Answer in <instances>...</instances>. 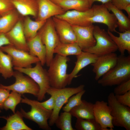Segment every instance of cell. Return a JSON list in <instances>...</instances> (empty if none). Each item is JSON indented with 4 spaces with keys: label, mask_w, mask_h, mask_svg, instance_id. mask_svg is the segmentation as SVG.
<instances>
[{
    "label": "cell",
    "mask_w": 130,
    "mask_h": 130,
    "mask_svg": "<svg viewBox=\"0 0 130 130\" xmlns=\"http://www.w3.org/2000/svg\"><path fill=\"white\" fill-rule=\"evenodd\" d=\"M98 81L104 87L117 85L130 79V56H118L115 65L104 75Z\"/></svg>",
    "instance_id": "cell-1"
},
{
    "label": "cell",
    "mask_w": 130,
    "mask_h": 130,
    "mask_svg": "<svg viewBox=\"0 0 130 130\" xmlns=\"http://www.w3.org/2000/svg\"><path fill=\"white\" fill-rule=\"evenodd\" d=\"M69 59L56 54L50 63L47 72L51 87L57 89L68 85L69 74L67 73V62Z\"/></svg>",
    "instance_id": "cell-2"
},
{
    "label": "cell",
    "mask_w": 130,
    "mask_h": 130,
    "mask_svg": "<svg viewBox=\"0 0 130 130\" xmlns=\"http://www.w3.org/2000/svg\"><path fill=\"white\" fill-rule=\"evenodd\" d=\"M21 103L29 105L31 107L30 111L27 112L21 108L20 111L23 117L34 122L42 129L51 130L48 120L51 115L52 110L46 109L39 104L37 101L31 100L25 97L22 98Z\"/></svg>",
    "instance_id": "cell-3"
},
{
    "label": "cell",
    "mask_w": 130,
    "mask_h": 130,
    "mask_svg": "<svg viewBox=\"0 0 130 130\" xmlns=\"http://www.w3.org/2000/svg\"><path fill=\"white\" fill-rule=\"evenodd\" d=\"M36 64L33 67L13 69L29 76L38 84L39 91L37 97L38 101H41L45 98L47 91L51 86L47 71L43 68L40 61Z\"/></svg>",
    "instance_id": "cell-4"
},
{
    "label": "cell",
    "mask_w": 130,
    "mask_h": 130,
    "mask_svg": "<svg viewBox=\"0 0 130 130\" xmlns=\"http://www.w3.org/2000/svg\"><path fill=\"white\" fill-rule=\"evenodd\" d=\"M84 84H81L75 87H65L60 89L51 87L48 89L47 93L49 95L53 94L55 97V106L48 122L50 126H52L55 124L61 108L63 105L67 103L69 98L84 90Z\"/></svg>",
    "instance_id": "cell-5"
},
{
    "label": "cell",
    "mask_w": 130,
    "mask_h": 130,
    "mask_svg": "<svg viewBox=\"0 0 130 130\" xmlns=\"http://www.w3.org/2000/svg\"><path fill=\"white\" fill-rule=\"evenodd\" d=\"M93 34L96 41L95 45L82 51L100 56L115 52L118 50L117 46L104 29L98 26H94Z\"/></svg>",
    "instance_id": "cell-6"
},
{
    "label": "cell",
    "mask_w": 130,
    "mask_h": 130,
    "mask_svg": "<svg viewBox=\"0 0 130 130\" xmlns=\"http://www.w3.org/2000/svg\"><path fill=\"white\" fill-rule=\"evenodd\" d=\"M38 32L46 50V63L49 67L53 58L54 50L60 43L56 32L52 18L47 20Z\"/></svg>",
    "instance_id": "cell-7"
},
{
    "label": "cell",
    "mask_w": 130,
    "mask_h": 130,
    "mask_svg": "<svg viewBox=\"0 0 130 130\" xmlns=\"http://www.w3.org/2000/svg\"><path fill=\"white\" fill-rule=\"evenodd\" d=\"M107 102L111 109L114 126L123 127L126 130H130V107L119 103L113 92L108 95Z\"/></svg>",
    "instance_id": "cell-8"
},
{
    "label": "cell",
    "mask_w": 130,
    "mask_h": 130,
    "mask_svg": "<svg viewBox=\"0 0 130 130\" xmlns=\"http://www.w3.org/2000/svg\"><path fill=\"white\" fill-rule=\"evenodd\" d=\"M15 71L13 76L15 79V82L8 86L0 84V87L21 95L25 93L30 94L37 97L39 91L38 84L29 76L24 75L19 71Z\"/></svg>",
    "instance_id": "cell-9"
},
{
    "label": "cell",
    "mask_w": 130,
    "mask_h": 130,
    "mask_svg": "<svg viewBox=\"0 0 130 130\" xmlns=\"http://www.w3.org/2000/svg\"><path fill=\"white\" fill-rule=\"evenodd\" d=\"M0 49L11 57L13 67H31L32 64L40 61L37 57L31 55L29 52L18 49L11 45L3 46Z\"/></svg>",
    "instance_id": "cell-10"
},
{
    "label": "cell",
    "mask_w": 130,
    "mask_h": 130,
    "mask_svg": "<svg viewBox=\"0 0 130 130\" xmlns=\"http://www.w3.org/2000/svg\"><path fill=\"white\" fill-rule=\"evenodd\" d=\"M91 8L93 10V15L89 18V21L92 23H101L107 26L110 32H116L118 27L116 18L113 13H110L104 4H94Z\"/></svg>",
    "instance_id": "cell-11"
},
{
    "label": "cell",
    "mask_w": 130,
    "mask_h": 130,
    "mask_svg": "<svg viewBox=\"0 0 130 130\" xmlns=\"http://www.w3.org/2000/svg\"><path fill=\"white\" fill-rule=\"evenodd\" d=\"M94 119L100 125L103 130H113L111 109L107 102L98 101L93 105Z\"/></svg>",
    "instance_id": "cell-12"
},
{
    "label": "cell",
    "mask_w": 130,
    "mask_h": 130,
    "mask_svg": "<svg viewBox=\"0 0 130 130\" xmlns=\"http://www.w3.org/2000/svg\"><path fill=\"white\" fill-rule=\"evenodd\" d=\"M117 58L118 56L115 52L99 56L95 62L91 65L95 74V80L97 81L113 67L117 64Z\"/></svg>",
    "instance_id": "cell-13"
},
{
    "label": "cell",
    "mask_w": 130,
    "mask_h": 130,
    "mask_svg": "<svg viewBox=\"0 0 130 130\" xmlns=\"http://www.w3.org/2000/svg\"><path fill=\"white\" fill-rule=\"evenodd\" d=\"M92 15L93 10L91 8L84 11L68 10L55 17L66 21L72 26H85L92 24L89 20Z\"/></svg>",
    "instance_id": "cell-14"
},
{
    "label": "cell",
    "mask_w": 130,
    "mask_h": 130,
    "mask_svg": "<svg viewBox=\"0 0 130 130\" xmlns=\"http://www.w3.org/2000/svg\"><path fill=\"white\" fill-rule=\"evenodd\" d=\"M94 26L92 24L85 26H72L76 35V42L82 51L95 45L93 34Z\"/></svg>",
    "instance_id": "cell-15"
},
{
    "label": "cell",
    "mask_w": 130,
    "mask_h": 130,
    "mask_svg": "<svg viewBox=\"0 0 130 130\" xmlns=\"http://www.w3.org/2000/svg\"><path fill=\"white\" fill-rule=\"evenodd\" d=\"M38 11L36 20H46L54 16L64 13L65 11L59 5L50 0H37Z\"/></svg>",
    "instance_id": "cell-16"
},
{
    "label": "cell",
    "mask_w": 130,
    "mask_h": 130,
    "mask_svg": "<svg viewBox=\"0 0 130 130\" xmlns=\"http://www.w3.org/2000/svg\"><path fill=\"white\" fill-rule=\"evenodd\" d=\"M52 19L60 43L68 44L76 42L75 33L70 24L55 16L52 17Z\"/></svg>",
    "instance_id": "cell-17"
},
{
    "label": "cell",
    "mask_w": 130,
    "mask_h": 130,
    "mask_svg": "<svg viewBox=\"0 0 130 130\" xmlns=\"http://www.w3.org/2000/svg\"><path fill=\"white\" fill-rule=\"evenodd\" d=\"M23 24L21 18L10 31L5 34L11 45L18 49L29 52Z\"/></svg>",
    "instance_id": "cell-18"
},
{
    "label": "cell",
    "mask_w": 130,
    "mask_h": 130,
    "mask_svg": "<svg viewBox=\"0 0 130 130\" xmlns=\"http://www.w3.org/2000/svg\"><path fill=\"white\" fill-rule=\"evenodd\" d=\"M98 56L96 54L83 51L76 56L77 60L75 65L71 72L68 74V85L71 84L73 79L82 69L95 62Z\"/></svg>",
    "instance_id": "cell-19"
},
{
    "label": "cell",
    "mask_w": 130,
    "mask_h": 130,
    "mask_svg": "<svg viewBox=\"0 0 130 130\" xmlns=\"http://www.w3.org/2000/svg\"><path fill=\"white\" fill-rule=\"evenodd\" d=\"M27 42L29 54L37 57L42 65L44 66L46 63V50L39 33L38 32L35 36Z\"/></svg>",
    "instance_id": "cell-20"
},
{
    "label": "cell",
    "mask_w": 130,
    "mask_h": 130,
    "mask_svg": "<svg viewBox=\"0 0 130 130\" xmlns=\"http://www.w3.org/2000/svg\"><path fill=\"white\" fill-rule=\"evenodd\" d=\"M15 9L24 16L37 17L38 5L37 0H11Z\"/></svg>",
    "instance_id": "cell-21"
},
{
    "label": "cell",
    "mask_w": 130,
    "mask_h": 130,
    "mask_svg": "<svg viewBox=\"0 0 130 130\" xmlns=\"http://www.w3.org/2000/svg\"><path fill=\"white\" fill-rule=\"evenodd\" d=\"M20 111L17 110L13 114L3 118L6 121L5 125L0 128L1 130H32L24 123Z\"/></svg>",
    "instance_id": "cell-22"
},
{
    "label": "cell",
    "mask_w": 130,
    "mask_h": 130,
    "mask_svg": "<svg viewBox=\"0 0 130 130\" xmlns=\"http://www.w3.org/2000/svg\"><path fill=\"white\" fill-rule=\"evenodd\" d=\"M20 15L14 9L0 17V33L5 34L10 31L21 18Z\"/></svg>",
    "instance_id": "cell-23"
},
{
    "label": "cell",
    "mask_w": 130,
    "mask_h": 130,
    "mask_svg": "<svg viewBox=\"0 0 130 130\" xmlns=\"http://www.w3.org/2000/svg\"><path fill=\"white\" fill-rule=\"evenodd\" d=\"M107 32L115 43L121 55H124L127 51L130 53V30L123 32H116L119 35L118 37L114 35L112 32L107 30Z\"/></svg>",
    "instance_id": "cell-24"
},
{
    "label": "cell",
    "mask_w": 130,
    "mask_h": 130,
    "mask_svg": "<svg viewBox=\"0 0 130 130\" xmlns=\"http://www.w3.org/2000/svg\"><path fill=\"white\" fill-rule=\"evenodd\" d=\"M46 20L34 21L29 16L25 17L23 21V29L26 41L36 36Z\"/></svg>",
    "instance_id": "cell-25"
},
{
    "label": "cell",
    "mask_w": 130,
    "mask_h": 130,
    "mask_svg": "<svg viewBox=\"0 0 130 130\" xmlns=\"http://www.w3.org/2000/svg\"><path fill=\"white\" fill-rule=\"evenodd\" d=\"M93 105L91 102L82 100L80 104L72 108L70 112L77 118L94 119Z\"/></svg>",
    "instance_id": "cell-26"
},
{
    "label": "cell",
    "mask_w": 130,
    "mask_h": 130,
    "mask_svg": "<svg viewBox=\"0 0 130 130\" xmlns=\"http://www.w3.org/2000/svg\"><path fill=\"white\" fill-rule=\"evenodd\" d=\"M108 10L112 12L117 20L118 27L120 32H123L130 30V20L121 10L113 5L111 2L104 4Z\"/></svg>",
    "instance_id": "cell-27"
},
{
    "label": "cell",
    "mask_w": 130,
    "mask_h": 130,
    "mask_svg": "<svg viewBox=\"0 0 130 130\" xmlns=\"http://www.w3.org/2000/svg\"><path fill=\"white\" fill-rule=\"evenodd\" d=\"M11 57L0 49V74L5 79L13 76L14 72Z\"/></svg>",
    "instance_id": "cell-28"
},
{
    "label": "cell",
    "mask_w": 130,
    "mask_h": 130,
    "mask_svg": "<svg viewBox=\"0 0 130 130\" xmlns=\"http://www.w3.org/2000/svg\"><path fill=\"white\" fill-rule=\"evenodd\" d=\"M82 51L76 42L64 44L60 43L54 50V53L64 57L71 55L76 56Z\"/></svg>",
    "instance_id": "cell-29"
},
{
    "label": "cell",
    "mask_w": 130,
    "mask_h": 130,
    "mask_svg": "<svg viewBox=\"0 0 130 130\" xmlns=\"http://www.w3.org/2000/svg\"><path fill=\"white\" fill-rule=\"evenodd\" d=\"M58 5L65 12L70 10L84 11L91 8L88 0H64Z\"/></svg>",
    "instance_id": "cell-30"
},
{
    "label": "cell",
    "mask_w": 130,
    "mask_h": 130,
    "mask_svg": "<svg viewBox=\"0 0 130 130\" xmlns=\"http://www.w3.org/2000/svg\"><path fill=\"white\" fill-rule=\"evenodd\" d=\"M75 127L78 130H103L94 119L77 118Z\"/></svg>",
    "instance_id": "cell-31"
},
{
    "label": "cell",
    "mask_w": 130,
    "mask_h": 130,
    "mask_svg": "<svg viewBox=\"0 0 130 130\" xmlns=\"http://www.w3.org/2000/svg\"><path fill=\"white\" fill-rule=\"evenodd\" d=\"M72 115L70 112L64 111L61 113L55 123L56 127L61 130H75L72 124Z\"/></svg>",
    "instance_id": "cell-32"
},
{
    "label": "cell",
    "mask_w": 130,
    "mask_h": 130,
    "mask_svg": "<svg viewBox=\"0 0 130 130\" xmlns=\"http://www.w3.org/2000/svg\"><path fill=\"white\" fill-rule=\"evenodd\" d=\"M21 94L16 92L12 91L5 101L3 109L6 110H11L13 113H15L16 106L21 102Z\"/></svg>",
    "instance_id": "cell-33"
},
{
    "label": "cell",
    "mask_w": 130,
    "mask_h": 130,
    "mask_svg": "<svg viewBox=\"0 0 130 130\" xmlns=\"http://www.w3.org/2000/svg\"><path fill=\"white\" fill-rule=\"evenodd\" d=\"M85 92L84 89L70 97L66 105L63 107V110L70 112L73 108L80 104L82 102V97Z\"/></svg>",
    "instance_id": "cell-34"
},
{
    "label": "cell",
    "mask_w": 130,
    "mask_h": 130,
    "mask_svg": "<svg viewBox=\"0 0 130 130\" xmlns=\"http://www.w3.org/2000/svg\"><path fill=\"white\" fill-rule=\"evenodd\" d=\"M130 91V79L124 82L115 87L113 93L115 95L123 94Z\"/></svg>",
    "instance_id": "cell-35"
},
{
    "label": "cell",
    "mask_w": 130,
    "mask_h": 130,
    "mask_svg": "<svg viewBox=\"0 0 130 130\" xmlns=\"http://www.w3.org/2000/svg\"><path fill=\"white\" fill-rule=\"evenodd\" d=\"M14 9L11 0H0V15L1 16Z\"/></svg>",
    "instance_id": "cell-36"
},
{
    "label": "cell",
    "mask_w": 130,
    "mask_h": 130,
    "mask_svg": "<svg viewBox=\"0 0 130 130\" xmlns=\"http://www.w3.org/2000/svg\"><path fill=\"white\" fill-rule=\"evenodd\" d=\"M49 95L51 97L48 100L42 102H40L37 101V102L46 109L52 110H53L55 106V95L53 94H51Z\"/></svg>",
    "instance_id": "cell-37"
},
{
    "label": "cell",
    "mask_w": 130,
    "mask_h": 130,
    "mask_svg": "<svg viewBox=\"0 0 130 130\" xmlns=\"http://www.w3.org/2000/svg\"><path fill=\"white\" fill-rule=\"evenodd\" d=\"M115 96L120 103L130 107V91L122 95H115Z\"/></svg>",
    "instance_id": "cell-38"
},
{
    "label": "cell",
    "mask_w": 130,
    "mask_h": 130,
    "mask_svg": "<svg viewBox=\"0 0 130 130\" xmlns=\"http://www.w3.org/2000/svg\"><path fill=\"white\" fill-rule=\"evenodd\" d=\"M111 2L119 10H124L126 7L130 4V0H111Z\"/></svg>",
    "instance_id": "cell-39"
},
{
    "label": "cell",
    "mask_w": 130,
    "mask_h": 130,
    "mask_svg": "<svg viewBox=\"0 0 130 130\" xmlns=\"http://www.w3.org/2000/svg\"><path fill=\"white\" fill-rule=\"evenodd\" d=\"M10 91L0 87V108L3 109L4 103L10 93Z\"/></svg>",
    "instance_id": "cell-40"
},
{
    "label": "cell",
    "mask_w": 130,
    "mask_h": 130,
    "mask_svg": "<svg viewBox=\"0 0 130 130\" xmlns=\"http://www.w3.org/2000/svg\"><path fill=\"white\" fill-rule=\"evenodd\" d=\"M11 45L4 33H0V48L4 46Z\"/></svg>",
    "instance_id": "cell-41"
},
{
    "label": "cell",
    "mask_w": 130,
    "mask_h": 130,
    "mask_svg": "<svg viewBox=\"0 0 130 130\" xmlns=\"http://www.w3.org/2000/svg\"><path fill=\"white\" fill-rule=\"evenodd\" d=\"M90 6L91 8L92 4L95 1H98L100 2L102 4H105L107 3L111 2V0H88Z\"/></svg>",
    "instance_id": "cell-42"
},
{
    "label": "cell",
    "mask_w": 130,
    "mask_h": 130,
    "mask_svg": "<svg viewBox=\"0 0 130 130\" xmlns=\"http://www.w3.org/2000/svg\"><path fill=\"white\" fill-rule=\"evenodd\" d=\"M124 10L126 12L128 15V17L130 19V4L127 5L125 8Z\"/></svg>",
    "instance_id": "cell-43"
},
{
    "label": "cell",
    "mask_w": 130,
    "mask_h": 130,
    "mask_svg": "<svg viewBox=\"0 0 130 130\" xmlns=\"http://www.w3.org/2000/svg\"><path fill=\"white\" fill-rule=\"evenodd\" d=\"M53 3L56 4H58L60 2H61L64 0H50Z\"/></svg>",
    "instance_id": "cell-44"
},
{
    "label": "cell",
    "mask_w": 130,
    "mask_h": 130,
    "mask_svg": "<svg viewBox=\"0 0 130 130\" xmlns=\"http://www.w3.org/2000/svg\"><path fill=\"white\" fill-rule=\"evenodd\" d=\"M4 117V116H3V117L0 116V118H3Z\"/></svg>",
    "instance_id": "cell-45"
},
{
    "label": "cell",
    "mask_w": 130,
    "mask_h": 130,
    "mask_svg": "<svg viewBox=\"0 0 130 130\" xmlns=\"http://www.w3.org/2000/svg\"><path fill=\"white\" fill-rule=\"evenodd\" d=\"M1 112V109L0 108V113Z\"/></svg>",
    "instance_id": "cell-46"
},
{
    "label": "cell",
    "mask_w": 130,
    "mask_h": 130,
    "mask_svg": "<svg viewBox=\"0 0 130 130\" xmlns=\"http://www.w3.org/2000/svg\"><path fill=\"white\" fill-rule=\"evenodd\" d=\"M1 16L0 15V17Z\"/></svg>",
    "instance_id": "cell-47"
}]
</instances>
